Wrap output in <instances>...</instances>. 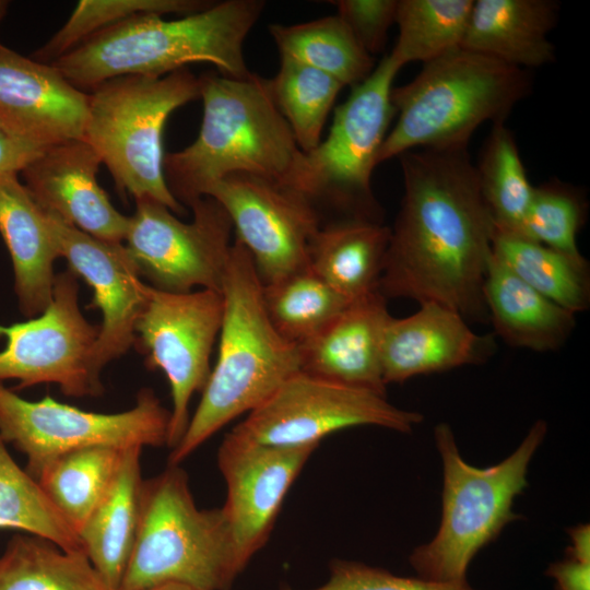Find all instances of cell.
Instances as JSON below:
<instances>
[{
    "mask_svg": "<svg viewBox=\"0 0 590 590\" xmlns=\"http://www.w3.org/2000/svg\"><path fill=\"white\" fill-rule=\"evenodd\" d=\"M98 332L80 309L78 275L70 269L60 272L40 315L0 324V337L7 340L0 352V381L17 380L16 390L55 384L67 397H98L104 387L92 366Z\"/></svg>",
    "mask_w": 590,
    "mask_h": 590,
    "instance_id": "13",
    "label": "cell"
},
{
    "mask_svg": "<svg viewBox=\"0 0 590 590\" xmlns=\"http://www.w3.org/2000/svg\"><path fill=\"white\" fill-rule=\"evenodd\" d=\"M240 573L222 509L198 508L180 464L143 480L137 536L119 590L167 582L231 590Z\"/></svg>",
    "mask_w": 590,
    "mask_h": 590,
    "instance_id": "7",
    "label": "cell"
},
{
    "mask_svg": "<svg viewBox=\"0 0 590 590\" xmlns=\"http://www.w3.org/2000/svg\"><path fill=\"white\" fill-rule=\"evenodd\" d=\"M494 333L479 334L457 311L423 303L412 315L390 316L381 343L386 385L453 368L482 365L496 352Z\"/></svg>",
    "mask_w": 590,
    "mask_h": 590,
    "instance_id": "20",
    "label": "cell"
},
{
    "mask_svg": "<svg viewBox=\"0 0 590 590\" xmlns=\"http://www.w3.org/2000/svg\"><path fill=\"white\" fill-rule=\"evenodd\" d=\"M390 316L379 291L352 300L298 345L300 371L386 397L381 343Z\"/></svg>",
    "mask_w": 590,
    "mask_h": 590,
    "instance_id": "21",
    "label": "cell"
},
{
    "mask_svg": "<svg viewBox=\"0 0 590 590\" xmlns=\"http://www.w3.org/2000/svg\"><path fill=\"white\" fill-rule=\"evenodd\" d=\"M571 545L567 547V556L590 562V526L580 523L568 529Z\"/></svg>",
    "mask_w": 590,
    "mask_h": 590,
    "instance_id": "42",
    "label": "cell"
},
{
    "mask_svg": "<svg viewBox=\"0 0 590 590\" xmlns=\"http://www.w3.org/2000/svg\"><path fill=\"white\" fill-rule=\"evenodd\" d=\"M390 227L366 220H330L318 231L308 268L349 300L378 291Z\"/></svg>",
    "mask_w": 590,
    "mask_h": 590,
    "instance_id": "26",
    "label": "cell"
},
{
    "mask_svg": "<svg viewBox=\"0 0 590 590\" xmlns=\"http://www.w3.org/2000/svg\"><path fill=\"white\" fill-rule=\"evenodd\" d=\"M547 433L544 420L530 427L518 448L487 468L470 465L461 457L447 423L435 426L436 448L442 463L441 520L435 536L413 550L409 563L421 578L464 583L474 556L521 516L515 498L528 486L531 459Z\"/></svg>",
    "mask_w": 590,
    "mask_h": 590,
    "instance_id": "6",
    "label": "cell"
},
{
    "mask_svg": "<svg viewBox=\"0 0 590 590\" xmlns=\"http://www.w3.org/2000/svg\"><path fill=\"white\" fill-rule=\"evenodd\" d=\"M83 139L98 154L119 191L185 212L164 176L163 132L169 115L200 97L187 68L161 78L125 75L91 90Z\"/></svg>",
    "mask_w": 590,
    "mask_h": 590,
    "instance_id": "8",
    "label": "cell"
},
{
    "mask_svg": "<svg viewBox=\"0 0 590 590\" xmlns=\"http://www.w3.org/2000/svg\"><path fill=\"white\" fill-rule=\"evenodd\" d=\"M221 293L217 359L168 464L179 465L223 426L258 408L300 371L298 345L285 340L271 323L263 303V283L250 253L236 238Z\"/></svg>",
    "mask_w": 590,
    "mask_h": 590,
    "instance_id": "2",
    "label": "cell"
},
{
    "mask_svg": "<svg viewBox=\"0 0 590 590\" xmlns=\"http://www.w3.org/2000/svg\"><path fill=\"white\" fill-rule=\"evenodd\" d=\"M144 590H204L191 585L187 583H180V582H167L163 585H158L155 587H151Z\"/></svg>",
    "mask_w": 590,
    "mask_h": 590,
    "instance_id": "43",
    "label": "cell"
},
{
    "mask_svg": "<svg viewBox=\"0 0 590 590\" xmlns=\"http://www.w3.org/2000/svg\"><path fill=\"white\" fill-rule=\"evenodd\" d=\"M9 2L0 0V22L4 17L7 10H8Z\"/></svg>",
    "mask_w": 590,
    "mask_h": 590,
    "instance_id": "44",
    "label": "cell"
},
{
    "mask_svg": "<svg viewBox=\"0 0 590 590\" xmlns=\"http://www.w3.org/2000/svg\"><path fill=\"white\" fill-rule=\"evenodd\" d=\"M531 84L526 70L464 48L423 63L391 91L398 117L377 163L416 149L468 146L482 123L506 121Z\"/></svg>",
    "mask_w": 590,
    "mask_h": 590,
    "instance_id": "5",
    "label": "cell"
},
{
    "mask_svg": "<svg viewBox=\"0 0 590 590\" xmlns=\"http://www.w3.org/2000/svg\"><path fill=\"white\" fill-rule=\"evenodd\" d=\"M122 451L91 447L67 452L48 462L35 479L76 534L113 481Z\"/></svg>",
    "mask_w": 590,
    "mask_h": 590,
    "instance_id": "30",
    "label": "cell"
},
{
    "mask_svg": "<svg viewBox=\"0 0 590 590\" xmlns=\"http://www.w3.org/2000/svg\"><path fill=\"white\" fill-rule=\"evenodd\" d=\"M205 196L226 210L235 238L250 253L263 284L308 267L322 223L302 193L271 179L237 174L213 185Z\"/></svg>",
    "mask_w": 590,
    "mask_h": 590,
    "instance_id": "15",
    "label": "cell"
},
{
    "mask_svg": "<svg viewBox=\"0 0 590 590\" xmlns=\"http://www.w3.org/2000/svg\"><path fill=\"white\" fill-rule=\"evenodd\" d=\"M190 209L192 221L185 223L153 199L135 200L125 246L140 275L155 288L188 293L200 286L221 292L233 245L231 217L209 196L192 203Z\"/></svg>",
    "mask_w": 590,
    "mask_h": 590,
    "instance_id": "11",
    "label": "cell"
},
{
    "mask_svg": "<svg viewBox=\"0 0 590 590\" xmlns=\"http://www.w3.org/2000/svg\"><path fill=\"white\" fill-rule=\"evenodd\" d=\"M102 161L84 140L46 148L21 172L39 208L67 224L108 243H122L129 216L120 213L98 185Z\"/></svg>",
    "mask_w": 590,
    "mask_h": 590,
    "instance_id": "19",
    "label": "cell"
},
{
    "mask_svg": "<svg viewBox=\"0 0 590 590\" xmlns=\"http://www.w3.org/2000/svg\"><path fill=\"white\" fill-rule=\"evenodd\" d=\"M474 0H398V38L388 54L403 68L461 48Z\"/></svg>",
    "mask_w": 590,
    "mask_h": 590,
    "instance_id": "32",
    "label": "cell"
},
{
    "mask_svg": "<svg viewBox=\"0 0 590 590\" xmlns=\"http://www.w3.org/2000/svg\"><path fill=\"white\" fill-rule=\"evenodd\" d=\"M399 160L404 191L378 291L486 322L483 285L494 223L468 146L416 149Z\"/></svg>",
    "mask_w": 590,
    "mask_h": 590,
    "instance_id": "1",
    "label": "cell"
},
{
    "mask_svg": "<svg viewBox=\"0 0 590 590\" xmlns=\"http://www.w3.org/2000/svg\"><path fill=\"white\" fill-rule=\"evenodd\" d=\"M262 0H226L177 20L140 15L105 28L52 62L79 90L125 75L161 78L190 62H210L225 76L251 72L244 42Z\"/></svg>",
    "mask_w": 590,
    "mask_h": 590,
    "instance_id": "3",
    "label": "cell"
},
{
    "mask_svg": "<svg viewBox=\"0 0 590 590\" xmlns=\"http://www.w3.org/2000/svg\"><path fill=\"white\" fill-rule=\"evenodd\" d=\"M0 528L49 540L67 552H83L76 532L50 503L37 481L22 469L0 437Z\"/></svg>",
    "mask_w": 590,
    "mask_h": 590,
    "instance_id": "35",
    "label": "cell"
},
{
    "mask_svg": "<svg viewBox=\"0 0 590 590\" xmlns=\"http://www.w3.org/2000/svg\"><path fill=\"white\" fill-rule=\"evenodd\" d=\"M88 94L51 63L0 44V126L40 149L83 139Z\"/></svg>",
    "mask_w": 590,
    "mask_h": 590,
    "instance_id": "18",
    "label": "cell"
},
{
    "mask_svg": "<svg viewBox=\"0 0 590 590\" xmlns=\"http://www.w3.org/2000/svg\"><path fill=\"white\" fill-rule=\"evenodd\" d=\"M400 69L386 55L367 79L353 86L335 109L327 138L311 151H302L283 184L306 197L318 211L321 205L332 211L331 220L384 223L370 181L396 115L391 91Z\"/></svg>",
    "mask_w": 590,
    "mask_h": 590,
    "instance_id": "9",
    "label": "cell"
},
{
    "mask_svg": "<svg viewBox=\"0 0 590 590\" xmlns=\"http://www.w3.org/2000/svg\"><path fill=\"white\" fill-rule=\"evenodd\" d=\"M275 106L292 130L298 148L309 152L321 141L328 115L344 87L334 78L281 56L274 78L268 80Z\"/></svg>",
    "mask_w": 590,
    "mask_h": 590,
    "instance_id": "34",
    "label": "cell"
},
{
    "mask_svg": "<svg viewBox=\"0 0 590 590\" xmlns=\"http://www.w3.org/2000/svg\"><path fill=\"white\" fill-rule=\"evenodd\" d=\"M44 150L17 139L0 126V177L17 175Z\"/></svg>",
    "mask_w": 590,
    "mask_h": 590,
    "instance_id": "40",
    "label": "cell"
},
{
    "mask_svg": "<svg viewBox=\"0 0 590 590\" xmlns=\"http://www.w3.org/2000/svg\"><path fill=\"white\" fill-rule=\"evenodd\" d=\"M474 166L494 229L521 235L533 186L529 181L516 138L505 121L492 125Z\"/></svg>",
    "mask_w": 590,
    "mask_h": 590,
    "instance_id": "31",
    "label": "cell"
},
{
    "mask_svg": "<svg viewBox=\"0 0 590 590\" xmlns=\"http://www.w3.org/2000/svg\"><path fill=\"white\" fill-rule=\"evenodd\" d=\"M546 575L555 580L556 590H590V562L566 556L552 563Z\"/></svg>",
    "mask_w": 590,
    "mask_h": 590,
    "instance_id": "41",
    "label": "cell"
},
{
    "mask_svg": "<svg viewBox=\"0 0 590 590\" xmlns=\"http://www.w3.org/2000/svg\"><path fill=\"white\" fill-rule=\"evenodd\" d=\"M280 590H296L288 586ZM309 590H475L468 582H440L394 575L361 562L335 558L329 565V578Z\"/></svg>",
    "mask_w": 590,
    "mask_h": 590,
    "instance_id": "38",
    "label": "cell"
},
{
    "mask_svg": "<svg viewBox=\"0 0 590 590\" xmlns=\"http://www.w3.org/2000/svg\"><path fill=\"white\" fill-rule=\"evenodd\" d=\"M558 11L552 0H474L461 48L523 70L548 64Z\"/></svg>",
    "mask_w": 590,
    "mask_h": 590,
    "instance_id": "23",
    "label": "cell"
},
{
    "mask_svg": "<svg viewBox=\"0 0 590 590\" xmlns=\"http://www.w3.org/2000/svg\"><path fill=\"white\" fill-rule=\"evenodd\" d=\"M337 15L370 56L384 50L389 28L396 24L398 0L330 1Z\"/></svg>",
    "mask_w": 590,
    "mask_h": 590,
    "instance_id": "39",
    "label": "cell"
},
{
    "mask_svg": "<svg viewBox=\"0 0 590 590\" xmlns=\"http://www.w3.org/2000/svg\"><path fill=\"white\" fill-rule=\"evenodd\" d=\"M587 209L582 192L566 182L552 179L533 186L521 236L569 255H581L577 237Z\"/></svg>",
    "mask_w": 590,
    "mask_h": 590,
    "instance_id": "37",
    "label": "cell"
},
{
    "mask_svg": "<svg viewBox=\"0 0 590 590\" xmlns=\"http://www.w3.org/2000/svg\"><path fill=\"white\" fill-rule=\"evenodd\" d=\"M46 213V212H45ZM49 227L69 269L92 288L88 308H98L102 324L92 354L101 378L107 364L123 355L135 341V324L148 299L149 285L122 243L97 239L46 213Z\"/></svg>",
    "mask_w": 590,
    "mask_h": 590,
    "instance_id": "17",
    "label": "cell"
},
{
    "mask_svg": "<svg viewBox=\"0 0 590 590\" xmlns=\"http://www.w3.org/2000/svg\"><path fill=\"white\" fill-rule=\"evenodd\" d=\"M269 32L281 56L315 68L343 86L362 83L376 67L374 57L337 14L293 25L271 24Z\"/></svg>",
    "mask_w": 590,
    "mask_h": 590,
    "instance_id": "29",
    "label": "cell"
},
{
    "mask_svg": "<svg viewBox=\"0 0 590 590\" xmlns=\"http://www.w3.org/2000/svg\"><path fill=\"white\" fill-rule=\"evenodd\" d=\"M223 296L213 290L170 293L149 285L137 321L134 344L151 369H161L169 384L172 410L167 446L175 448L188 427L189 404L211 374V352L220 334Z\"/></svg>",
    "mask_w": 590,
    "mask_h": 590,
    "instance_id": "14",
    "label": "cell"
},
{
    "mask_svg": "<svg viewBox=\"0 0 590 590\" xmlns=\"http://www.w3.org/2000/svg\"><path fill=\"white\" fill-rule=\"evenodd\" d=\"M422 421L421 413L397 408L384 396L298 371L231 433L258 444L298 447L363 425L411 433Z\"/></svg>",
    "mask_w": 590,
    "mask_h": 590,
    "instance_id": "12",
    "label": "cell"
},
{
    "mask_svg": "<svg viewBox=\"0 0 590 590\" xmlns=\"http://www.w3.org/2000/svg\"><path fill=\"white\" fill-rule=\"evenodd\" d=\"M142 448L126 449L105 494L78 532L83 552L103 580L119 590L139 524Z\"/></svg>",
    "mask_w": 590,
    "mask_h": 590,
    "instance_id": "25",
    "label": "cell"
},
{
    "mask_svg": "<svg viewBox=\"0 0 590 590\" xmlns=\"http://www.w3.org/2000/svg\"><path fill=\"white\" fill-rule=\"evenodd\" d=\"M0 234L11 256L20 310L34 318L50 304L54 262L61 256L46 213L17 175L0 177Z\"/></svg>",
    "mask_w": 590,
    "mask_h": 590,
    "instance_id": "22",
    "label": "cell"
},
{
    "mask_svg": "<svg viewBox=\"0 0 590 590\" xmlns=\"http://www.w3.org/2000/svg\"><path fill=\"white\" fill-rule=\"evenodd\" d=\"M351 302L308 267L263 284V303L271 323L296 345L312 338Z\"/></svg>",
    "mask_w": 590,
    "mask_h": 590,
    "instance_id": "33",
    "label": "cell"
},
{
    "mask_svg": "<svg viewBox=\"0 0 590 590\" xmlns=\"http://www.w3.org/2000/svg\"><path fill=\"white\" fill-rule=\"evenodd\" d=\"M203 104L197 139L164 156V176L182 205L237 174L284 184L302 150L271 96L268 80L250 73L236 79L206 72L198 76Z\"/></svg>",
    "mask_w": 590,
    "mask_h": 590,
    "instance_id": "4",
    "label": "cell"
},
{
    "mask_svg": "<svg viewBox=\"0 0 590 590\" xmlns=\"http://www.w3.org/2000/svg\"><path fill=\"white\" fill-rule=\"evenodd\" d=\"M483 296L495 334L512 347L557 351L575 330L574 312L530 287L493 255Z\"/></svg>",
    "mask_w": 590,
    "mask_h": 590,
    "instance_id": "24",
    "label": "cell"
},
{
    "mask_svg": "<svg viewBox=\"0 0 590 590\" xmlns=\"http://www.w3.org/2000/svg\"><path fill=\"white\" fill-rule=\"evenodd\" d=\"M213 2L201 0H81L68 21L31 58L52 63L92 35L140 15L202 11Z\"/></svg>",
    "mask_w": 590,
    "mask_h": 590,
    "instance_id": "36",
    "label": "cell"
},
{
    "mask_svg": "<svg viewBox=\"0 0 590 590\" xmlns=\"http://www.w3.org/2000/svg\"><path fill=\"white\" fill-rule=\"evenodd\" d=\"M492 255L530 287L574 312L590 306L589 263L521 235L495 231Z\"/></svg>",
    "mask_w": 590,
    "mask_h": 590,
    "instance_id": "27",
    "label": "cell"
},
{
    "mask_svg": "<svg viewBox=\"0 0 590 590\" xmlns=\"http://www.w3.org/2000/svg\"><path fill=\"white\" fill-rule=\"evenodd\" d=\"M170 411L150 388L119 413H96L56 401L21 398L0 381V437L26 457L34 479L55 458L79 449L167 446Z\"/></svg>",
    "mask_w": 590,
    "mask_h": 590,
    "instance_id": "10",
    "label": "cell"
},
{
    "mask_svg": "<svg viewBox=\"0 0 590 590\" xmlns=\"http://www.w3.org/2000/svg\"><path fill=\"white\" fill-rule=\"evenodd\" d=\"M318 446L263 445L231 432L223 438L216 456L226 484L221 509L241 571L268 542L290 487Z\"/></svg>",
    "mask_w": 590,
    "mask_h": 590,
    "instance_id": "16",
    "label": "cell"
},
{
    "mask_svg": "<svg viewBox=\"0 0 590 590\" xmlns=\"http://www.w3.org/2000/svg\"><path fill=\"white\" fill-rule=\"evenodd\" d=\"M0 590H113L84 553L15 534L0 554Z\"/></svg>",
    "mask_w": 590,
    "mask_h": 590,
    "instance_id": "28",
    "label": "cell"
}]
</instances>
